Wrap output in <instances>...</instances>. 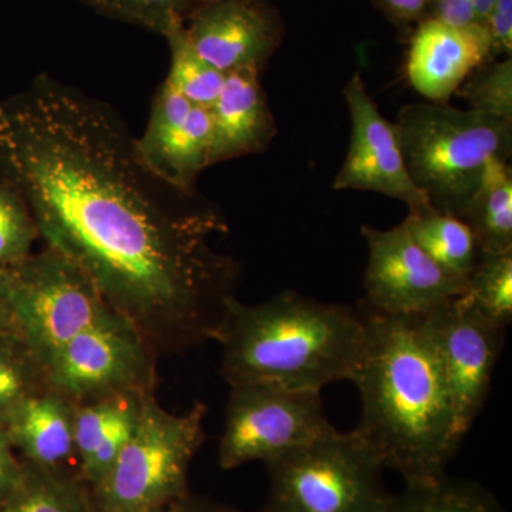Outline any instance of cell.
<instances>
[{
    "label": "cell",
    "instance_id": "6da1fadb",
    "mask_svg": "<svg viewBox=\"0 0 512 512\" xmlns=\"http://www.w3.org/2000/svg\"><path fill=\"white\" fill-rule=\"evenodd\" d=\"M0 181L157 355L214 340L235 298L237 265L211 245L227 224L148 170L106 101L47 73L0 101Z\"/></svg>",
    "mask_w": 512,
    "mask_h": 512
},
{
    "label": "cell",
    "instance_id": "7a4b0ae2",
    "mask_svg": "<svg viewBox=\"0 0 512 512\" xmlns=\"http://www.w3.org/2000/svg\"><path fill=\"white\" fill-rule=\"evenodd\" d=\"M359 313L365 342L350 380L362 404L355 430L406 485L433 483L464 437L426 315Z\"/></svg>",
    "mask_w": 512,
    "mask_h": 512
},
{
    "label": "cell",
    "instance_id": "3957f363",
    "mask_svg": "<svg viewBox=\"0 0 512 512\" xmlns=\"http://www.w3.org/2000/svg\"><path fill=\"white\" fill-rule=\"evenodd\" d=\"M214 342L229 387L271 384L322 393L352 380L365 323L349 306L284 291L254 305L231 299Z\"/></svg>",
    "mask_w": 512,
    "mask_h": 512
},
{
    "label": "cell",
    "instance_id": "277c9868",
    "mask_svg": "<svg viewBox=\"0 0 512 512\" xmlns=\"http://www.w3.org/2000/svg\"><path fill=\"white\" fill-rule=\"evenodd\" d=\"M393 124L414 185L431 208L461 220L488 161L511 157L510 120L423 101L404 106Z\"/></svg>",
    "mask_w": 512,
    "mask_h": 512
},
{
    "label": "cell",
    "instance_id": "5b68a950",
    "mask_svg": "<svg viewBox=\"0 0 512 512\" xmlns=\"http://www.w3.org/2000/svg\"><path fill=\"white\" fill-rule=\"evenodd\" d=\"M207 406L165 410L154 392L141 396L136 423L109 474L94 488L101 512L170 507L187 495L188 470L204 441Z\"/></svg>",
    "mask_w": 512,
    "mask_h": 512
},
{
    "label": "cell",
    "instance_id": "8992f818",
    "mask_svg": "<svg viewBox=\"0 0 512 512\" xmlns=\"http://www.w3.org/2000/svg\"><path fill=\"white\" fill-rule=\"evenodd\" d=\"M264 512H389L394 495L383 483L375 450L356 430L336 429L268 464Z\"/></svg>",
    "mask_w": 512,
    "mask_h": 512
},
{
    "label": "cell",
    "instance_id": "52a82bcc",
    "mask_svg": "<svg viewBox=\"0 0 512 512\" xmlns=\"http://www.w3.org/2000/svg\"><path fill=\"white\" fill-rule=\"evenodd\" d=\"M8 269L16 332L45 370L70 340L120 316L89 276L52 248Z\"/></svg>",
    "mask_w": 512,
    "mask_h": 512
},
{
    "label": "cell",
    "instance_id": "ba28073f",
    "mask_svg": "<svg viewBox=\"0 0 512 512\" xmlns=\"http://www.w3.org/2000/svg\"><path fill=\"white\" fill-rule=\"evenodd\" d=\"M333 429L322 393L241 384L231 387L218 461L224 470L255 461L268 466Z\"/></svg>",
    "mask_w": 512,
    "mask_h": 512
},
{
    "label": "cell",
    "instance_id": "9c48e42d",
    "mask_svg": "<svg viewBox=\"0 0 512 512\" xmlns=\"http://www.w3.org/2000/svg\"><path fill=\"white\" fill-rule=\"evenodd\" d=\"M157 352L128 320L84 330L46 366L47 386L74 404L124 393L154 392Z\"/></svg>",
    "mask_w": 512,
    "mask_h": 512
},
{
    "label": "cell",
    "instance_id": "30bf717a",
    "mask_svg": "<svg viewBox=\"0 0 512 512\" xmlns=\"http://www.w3.org/2000/svg\"><path fill=\"white\" fill-rule=\"evenodd\" d=\"M458 430L466 437L483 412L507 329L484 315L466 295L426 313Z\"/></svg>",
    "mask_w": 512,
    "mask_h": 512
},
{
    "label": "cell",
    "instance_id": "8fae6325",
    "mask_svg": "<svg viewBox=\"0 0 512 512\" xmlns=\"http://www.w3.org/2000/svg\"><path fill=\"white\" fill-rule=\"evenodd\" d=\"M367 245L365 308L384 315H426L466 293L467 284L437 265L403 224L363 225Z\"/></svg>",
    "mask_w": 512,
    "mask_h": 512
},
{
    "label": "cell",
    "instance_id": "7c38bea8",
    "mask_svg": "<svg viewBox=\"0 0 512 512\" xmlns=\"http://www.w3.org/2000/svg\"><path fill=\"white\" fill-rule=\"evenodd\" d=\"M343 94L352 121V137L333 188L386 195L402 201L409 212L429 210V200L407 171L394 124L377 109L360 72L350 77Z\"/></svg>",
    "mask_w": 512,
    "mask_h": 512
},
{
    "label": "cell",
    "instance_id": "4fadbf2b",
    "mask_svg": "<svg viewBox=\"0 0 512 512\" xmlns=\"http://www.w3.org/2000/svg\"><path fill=\"white\" fill-rule=\"evenodd\" d=\"M183 30L194 52L224 74L262 73L285 33L268 0H211L188 16Z\"/></svg>",
    "mask_w": 512,
    "mask_h": 512
},
{
    "label": "cell",
    "instance_id": "5bb4252c",
    "mask_svg": "<svg viewBox=\"0 0 512 512\" xmlns=\"http://www.w3.org/2000/svg\"><path fill=\"white\" fill-rule=\"evenodd\" d=\"M136 144L151 173L175 190L197 194L198 178L211 167L210 109L192 104L165 79Z\"/></svg>",
    "mask_w": 512,
    "mask_h": 512
},
{
    "label": "cell",
    "instance_id": "9a60e30c",
    "mask_svg": "<svg viewBox=\"0 0 512 512\" xmlns=\"http://www.w3.org/2000/svg\"><path fill=\"white\" fill-rule=\"evenodd\" d=\"M493 59L484 26L457 28L427 18L410 43L407 79L427 101L448 103L474 70Z\"/></svg>",
    "mask_w": 512,
    "mask_h": 512
},
{
    "label": "cell",
    "instance_id": "2e32d148",
    "mask_svg": "<svg viewBox=\"0 0 512 512\" xmlns=\"http://www.w3.org/2000/svg\"><path fill=\"white\" fill-rule=\"evenodd\" d=\"M261 73L242 70L227 74L220 96L212 104L211 165L261 154L278 134V126Z\"/></svg>",
    "mask_w": 512,
    "mask_h": 512
},
{
    "label": "cell",
    "instance_id": "e0dca14e",
    "mask_svg": "<svg viewBox=\"0 0 512 512\" xmlns=\"http://www.w3.org/2000/svg\"><path fill=\"white\" fill-rule=\"evenodd\" d=\"M76 406L47 387L10 410L2 423L10 443L26 458V463L66 473L67 466L76 464Z\"/></svg>",
    "mask_w": 512,
    "mask_h": 512
},
{
    "label": "cell",
    "instance_id": "ac0fdd59",
    "mask_svg": "<svg viewBox=\"0 0 512 512\" xmlns=\"http://www.w3.org/2000/svg\"><path fill=\"white\" fill-rule=\"evenodd\" d=\"M143 393H124L92 403L77 404L74 416V450L77 476L99 487L126 446Z\"/></svg>",
    "mask_w": 512,
    "mask_h": 512
},
{
    "label": "cell",
    "instance_id": "d6986e66",
    "mask_svg": "<svg viewBox=\"0 0 512 512\" xmlns=\"http://www.w3.org/2000/svg\"><path fill=\"white\" fill-rule=\"evenodd\" d=\"M463 220L473 229L483 254L512 252V173L508 161H488Z\"/></svg>",
    "mask_w": 512,
    "mask_h": 512
},
{
    "label": "cell",
    "instance_id": "ffe728a7",
    "mask_svg": "<svg viewBox=\"0 0 512 512\" xmlns=\"http://www.w3.org/2000/svg\"><path fill=\"white\" fill-rule=\"evenodd\" d=\"M402 224L437 265L467 284L481 252L466 221L429 208L409 212Z\"/></svg>",
    "mask_w": 512,
    "mask_h": 512
},
{
    "label": "cell",
    "instance_id": "44dd1931",
    "mask_svg": "<svg viewBox=\"0 0 512 512\" xmlns=\"http://www.w3.org/2000/svg\"><path fill=\"white\" fill-rule=\"evenodd\" d=\"M86 485L79 476L26 463L19 483L0 498V512H94Z\"/></svg>",
    "mask_w": 512,
    "mask_h": 512
},
{
    "label": "cell",
    "instance_id": "7402d4cb",
    "mask_svg": "<svg viewBox=\"0 0 512 512\" xmlns=\"http://www.w3.org/2000/svg\"><path fill=\"white\" fill-rule=\"evenodd\" d=\"M389 512H505L483 484L447 474L433 483L406 485Z\"/></svg>",
    "mask_w": 512,
    "mask_h": 512
},
{
    "label": "cell",
    "instance_id": "603a6c76",
    "mask_svg": "<svg viewBox=\"0 0 512 512\" xmlns=\"http://www.w3.org/2000/svg\"><path fill=\"white\" fill-rule=\"evenodd\" d=\"M46 370L13 329H0V421L33 394L47 389Z\"/></svg>",
    "mask_w": 512,
    "mask_h": 512
},
{
    "label": "cell",
    "instance_id": "cb8c5ba5",
    "mask_svg": "<svg viewBox=\"0 0 512 512\" xmlns=\"http://www.w3.org/2000/svg\"><path fill=\"white\" fill-rule=\"evenodd\" d=\"M183 26H175L164 36L171 53L167 80L192 104L211 109L220 96L227 74L218 72L194 52L185 39Z\"/></svg>",
    "mask_w": 512,
    "mask_h": 512
},
{
    "label": "cell",
    "instance_id": "d4e9b609",
    "mask_svg": "<svg viewBox=\"0 0 512 512\" xmlns=\"http://www.w3.org/2000/svg\"><path fill=\"white\" fill-rule=\"evenodd\" d=\"M464 295L497 325L512 322V252L483 254L468 276Z\"/></svg>",
    "mask_w": 512,
    "mask_h": 512
},
{
    "label": "cell",
    "instance_id": "484cf974",
    "mask_svg": "<svg viewBox=\"0 0 512 512\" xmlns=\"http://www.w3.org/2000/svg\"><path fill=\"white\" fill-rule=\"evenodd\" d=\"M109 18L133 23L165 36L175 26L184 25L195 9L211 0H79Z\"/></svg>",
    "mask_w": 512,
    "mask_h": 512
},
{
    "label": "cell",
    "instance_id": "4316f807",
    "mask_svg": "<svg viewBox=\"0 0 512 512\" xmlns=\"http://www.w3.org/2000/svg\"><path fill=\"white\" fill-rule=\"evenodd\" d=\"M456 94L466 100L468 110L512 121V57L484 63Z\"/></svg>",
    "mask_w": 512,
    "mask_h": 512
},
{
    "label": "cell",
    "instance_id": "83f0119b",
    "mask_svg": "<svg viewBox=\"0 0 512 512\" xmlns=\"http://www.w3.org/2000/svg\"><path fill=\"white\" fill-rule=\"evenodd\" d=\"M39 229L28 204L12 185L0 181V266L12 268L33 254Z\"/></svg>",
    "mask_w": 512,
    "mask_h": 512
},
{
    "label": "cell",
    "instance_id": "f1b7e54d",
    "mask_svg": "<svg viewBox=\"0 0 512 512\" xmlns=\"http://www.w3.org/2000/svg\"><path fill=\"white\" fill-rule=\"evenodd\" d=\"M490 37L493 57H510L512 53V0H495L484 25Z\"/></svg>",
    "mask_w": 512,
    "mask_h": 512
},
{
    "label": "cell",
    "instance_id": "f546056e",
    "mask_svg": "<svg viewBox=\"0 0 512 512\" xmlns=\"http://www.w3.org/2000/svg\"><path fill=\"white\" fill-rule=\"evenodd\" d=\"M22 473L23 464L16 458L8 431L0 421V498L8 495L16 487Z\"/></svg>",
    "mask_w": 512,
    "mask_h": 512
},
{
    "label": "cell",
    "instance_id": "4dcf8cb0",
    "mask_svg": "<svg viewBox=\"0 0 512 512\" xmlns=\"http://www.w3.org/2000/svg\"><path fill=\"white\" fill-rule=\"evenodd\" d=\"M430 8V18L440 20L446 25L457 28L478 25L471 0H431Z\"/></svg>",
    "mask_w": 512,
    "mask_h": 512
},
{
    "label": "cell",
    "instance_id": "1f68e13d",
    "mask_svg": "<svg viewBox=\"0 0 512 512\" xmlns=\"http://www.w3.org/2000/svg\"><path fill=\"white\" fill-rule=\"evenodd\" d=\"M376 2L390 18L403 25L423 20L431 5V0H376Z\"/></svg>",
    "mask_w": 512,
    "mask_h": 512
},
{
    "label": "cell",
    "instance_id": "d6a6232c",
    "mask_svg": "<svg viewBox=\"0 0 512 512\" xmlns=\"http://www.w3.org/2000/svg\"><path fill=\"white\" fill-rule=\"evenodd\" d=\"M0 329H15L12 303H10L9 269L0 266Z\"/></svg>",
    "mask_w": 512,
    "mask_h": 512
},
{
    "label": "cell",
    "instance_id": "836d02e7",
    "mask_svg": "<svg viewBox=\"0 0 512 512\" xmlns=\"http://www.w3.org/2000/svg\"><path fill=\"white\" fill-rule=\"evenodd\" d=\"M478 25L484 26L495 5V0H471Z\"/></svg>",
    "mask_w": 512,
    "mask_h": 512
},
{
    "label": "cell",
    "instance_id": "e575fe53",
    "mask_svg": "<svg viewBox=\"0 0 512 512\" xmlns=\"http://www.w3.org/2000/svg\"><path fill=\"white\" fill-rule=\"evenodd\" d=\"M168 512H210V508L204 507L200 503H194V501H188L187 498L178 501L171 505L170 511Z\"/></svg>",
    "mask_w": 512,
    "mask_h": 512
},
{
    "label": "cell",
    "instance_id": "d590c367",
    "mask_svg": "<svg viewBox=\"0 0 512 512\" xmlns=\"http://www.w3.org/2000/svg\"><path fill=\"white\" fill-rule=\"evenodd\" d=\"M210 512H241V511H238V510H234V508H229V507H220V505H218V507H210Z\"/></svg>",
    "mask_w": 512,
    "mask_h": 512
},
{
    "label": "cell",
    "instance_id": "8d00e7d4",
    "mask_svg": "<svg viewBox=\"0 0 512 512\" xmlns=\"http://www.w3.org/2000/svg\"><path fill=\"white\" fill-rule=\"evenodd\" d=\"M170 507H171V505H170ZM170 507L153 508V510L138 511V512H168V511H170Z\"/></svg>",
    "mask_w": 512,
    "mask_h": 512
}]
</instances>
